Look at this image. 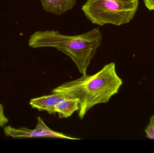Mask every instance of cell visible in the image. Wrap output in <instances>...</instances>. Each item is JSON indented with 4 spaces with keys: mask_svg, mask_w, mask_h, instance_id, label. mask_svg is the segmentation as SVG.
<instances>
[{
    "mask_svg": "<svg viewBox=\"0 0 154 153\" xmlns=\"http://www.w3.org/2000/svg\"><path fill=\"white\" fill-rule=\"evenodd\" d=\"M123 84L117 73L116 64L112 62L94 74L82 75L78 79L62 84L52 92L76 99L79 105V118L83 119L93 107L108 102L117 94Z\"/></svg>",
    "mask_w": 154,
    "mask_h": 153,
    "instance_id": "obj_1",
    "label": "cell"
},
{
    "mask_svg": "<svg viewBox=\"0 0 154 153\" xmlns=\"http://www.w3.org/2000/svg\"><path fill=\"white\" fill-rule=\"evenodd\" d=\"M102 35L98 28L75 36L64 35L57 31H39L29 40L32 48L52 47L69 57L82 75L87 71L101 45Z\"/></svg>",
    "mask_w": 154,
    "mask_h": 153,
    "instance_id": "obj_2",
    "label": "cell"
},
{
    "mask_svg": "<svg viewBox=\"0 0 154 153\" xmlns=\"http://www.w3.org/2000/svg\"><path fill=\"white\" fill-rule=\"evenodd\" d=\"M138 4L139 0H87L82 10L93 24L119 26L134 19Z\"/></svg>",
    "mask_w": 154,
    "mask_h": 153,
    "instance_id": "obj_3",
    "label": "cell"
},
{
    "mask_svg": "<svg viewBox=\"0 0 154 153\" xmlns=\"http://www.w3.org/2000/svg\"><path fill=\"white\" fill-rule=\"evenodd\" d=\"M37 125L34 129L26 127L15 128L8 125L4 128V132L7 137L14 139H24L31 138H52L68 140H80V138L69 136L63 133L58 132L51 129L45 124L40 117L37 118Z\"/></svg>",
    "mask_w": 154,
    "mask_h": 153,
    "instance_id": "obj_4",
    "label": "cell"
},
{
    "mask_svg": "<svg viewBox=\"0 0 154 153\" xmlns=\"http://www.w3.org/2000/svg\"><path fill=\"white\" fill-rule=\"evenodd\" d=\"M63 95L57 93L44 95L31 99L29 104L32 108L36 109L39 111H47L50 115H54L56 114L54 110L55 104Z\"/></svg>",
    "mask_w": 154,
    "mask_h": 153,
    "instance_id": "obj_5",
    "label": "cell"
},
{
    "mask_svg": "<svg viewBox=\"0 0 154 153\" xmlns=\"http://www.w3.org/2000/svg\"><path fill=\"white\" fill-rule=\"evenodd\" d=\"M79 109V102L76 99L64 95L57 102L54 107L56 113L60 119H66Z\"/></svg>",
    "mask_w": 154,
    "mask_h": 153,
    "instance_id": "obj_6",
    "label": "cell"
},
{
    "mask_svg": "<svg viewBox=\"0 0 154 153\" xmlns=\"http://www.w3.org/2000/svg\"><path fill=\"white\" fill-rule=\"evenodd\" d=\"M40 1L46 12L57 15L72 10L76 4V0H40Z\"/></svg>",
    "mask_w": 154,
    "mask_h": 153,
    "instance_id": "obj_7",
    "label": "cell"
},
{
    "mask_svg": "<svg viewBox=\"0 0 154 153\" xmlns=\"http://www.w3.org/2000/svg\"><path fill=\"white\" fill-rule=\"evenodd\" d=\"M147 138L154 140V115L150 118L149 125L145 130Z\"/></svg>",
    "mask_w": 154,
    "mask_h": 153,
    "instance_id": "obj_8",
    "label": "cell"
},
{
    "mask_svg": "<svg viewBox=\"0 0 154 153\" xmlns=\"http://www.w3.org/2000/svg\"><path fill=\"white\" fill-rule=\"evenodd\" d=\"M146 8L150 10H154V0H144Z\"/></svg>",
    "mask_w": 154,
    "mask_h": 153,
    "instance_id": "obj_9",
    "label": "cell"
}]
</instances>
